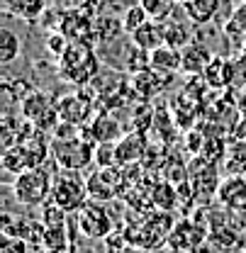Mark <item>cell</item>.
<instances>
[{
	"mask_svg": "<svg viewBox=\"0 0 246 253\" xmlns=\"http://www.w3.org/2000/svg\"><path fill=\"white\" fill-rule=\"evenodd\" d=\"M91 195H88V180L81 178V170H61L54 178V188H51V202L63 210L66 214L81 212L88 205Z\"/></svg>",
	"mask_w": 246,
	"mask_h": 253,
	"instance_id": "3957f363",
	"label": "cell"
},
{
	"mask_svg": "<svg viewBox=\"0 0 246 253\" xmlns=\"http://www.w3.org/2000/svg\"><path fill=\"white\" fill-rule=\"evenodd\" d=\"M232 78H234V63L227 61V59H212L210 66L205 68V81H207V85L222 88V85H229Z\"/></svg>",
	"mask_w": 246,
	"mask_h": 253,
	"instance_id": "ac0fdd59",
	"label": "cell"
},
{
	"mask_svg": "<svg viewBox=\"0 0 246 253\" xmlns=\"http://www.w3.org/2000/svg\"><path fill=\"white\" fill-rule=\"evenodd\" d=\"M88 134H91L93 141H100V144H112L115 139H120V125L117 120L102 115V117H95L88 126Z\"/></svg>",
	"mask_w": 246,
	"mask_h": 253,
	"instance_id": "2e32d148",
	"label": "cell"
},
{
	"mask_svg": "<svg viewBox=\"0 0 246 253\" xmlns=\"http://www.w3.org/2000/svg\"><path fill=\"white\" fill-rule=\"evenodd\" d=\"M2 253H27L25 239H7L5 246H2Z\"/></svg>",
	"mask_w": 246,
	"mask_h": 253,
	"instance_id": "cb8c5ba5",
	"label": "cell"
},
{
	"mask_svg": "<svg viewBox=\"0 0 246 253\" xmlns=\"http://www.w3.org/2000/svg\"><path fill=\"white\" fill-rule=\"evenodd\" d=\"M59 73L66 83H73V85H86L93 78H98L100 61L93 51V44L71 42L68 49L59 56Z\"/></svg>",
	"mask_w": 246,
	"mask_h": 253,
	"instance_id": "6da1fadb",
	"label": "cell"
},
{
	"mask_svg": "<svg viewBox=\"0 0 246 253\" xmlns=\"http://www.w3.org/2000/svg\"><path fill=\"white\" fill-rule=\"evenodd\" d=\"M2 168H5V170H10V173H15V175H20V173L30 170L32 163H30L27 151L22 149V144H15V146L5 149V156H2Z\"/></svg>",
	"mask_w": 246,
	"mask_h": 253,
	"instance_id": "ffe728a7",
	"label": "cell"
},
{
	"mask_svg": "<svg viewBox=\"0 0 246 253\" xmlns=\"http://www.w3.org/2000/svg\"><path fill=\"white\" fill-rule=\"evenodd\" d=\"M76 214H78L81 231H83L86 236H91V239H102V236H107V231L112 229V221L105 214V210H100V207H95V205H86V207H83L81 212H76Z\"/></svg>",
	"mask_w": 246,
	"mask_h": 253,
	"instance_id": "9c48e42d",
	"label": "cell"
},
{
	"mask_svg": "<svg viewBox=\"0 0 246 253\" xmlns=\"http://www.w3.org/2000/svg\"><path fill=\"white\" fill-rule=\"evenodd\" d=\"M181 56H183L181 71L190 73V76H195V73H205V68H207L210 61L215 59L212 51H210L205 44H200V42H190L183 51H181Z\"/></svg>",
	"mask_w": 246,
	"mask_h": 253,
	"instance_id": "30bf717a",
	"label": "cell"
},
{
	"mask_svg": "<svg viewBox=\"0 0 246 253\" xmlns=\"http://www.w3.org/2000/svg\"><path fill=\"white\" fill-rule=\"evenodd\" d=\"M56 110H59L61 122H68V125H76V126H86L93 117V100L86 93L63 95L61 102H56Z\"/></svg>",
	"mask_w": 246,
	"mask_h": 253,
	"instance_id": "52a82bcc",
	"label": "cell"
},
{
	"mask_svg": "<svg viewBox=\"0 0 246 253\" xmlns=\"http://www.w3.org/2000/svg\"><path fill=\"white\" fill-rule=\"evenodd\" d=\"M181 7L188 15V20L195 25H207V22L219 20V7L215 0H185L181 2Z\"/></svg>",
	"mask_w": 246,
	"mask_h": 253,
	"instance_id": "4fadbf2b",
	"label": "cell"
},
{
	"mask_svg": "<svg viewBox=\"0 0 246 253\" xmlns=\"http://www.w3.org/2000/svg\"><path fill=\"white\" fill-rule=\"evenodd\" d=\"M51 188H54V178L39 166V168H30L15 178L12 195L25 207H42L51 197Z\"/></svg>",
	"mask_w": 246,
	"mask_h": 253,
	"instance_id": "277c9868",
	"label": "cell"
},
{
	"mask_svg": "<svg viewBox=\"0 0 246 253\" xmlns=\"http://www.w3.org/2000/svg\"><path fill=\"white\" fill-rule=\"evenodd\" d=\"M56 27H61L59 32L68 42H86V44H91V39L95 37V20H91L78 7L63 10L61 20L56 22Z\"/></svg>",
	"mask_w": 246,
	"mask_h": 253,
	"instance_id": "8992f818",
	"label": "cell"
},
{
	"mask_svg": "<svg viewBox=\"0 0 246 253\" xmlns=\"http://www.w3.org/2000/svg\"><path fill=\"white\" fill-rule=\"evenodd\" d=\"M115 149H117V163H134V161H139L142 154H144V149H147V141H144V136L142 134H127L122 136L117 144H115Z\"/></svg>",
	"mask_w": 246,
	"mask_h": 253,
	"instance_id": "5bb4252c",
	"label": "cell"
},
{
	"mask_svg": "<svg viewBox=\"0 0 246 253\" xmlns=\"http://www.w3.org/2000/svg\"><path fill=\"white\" fill-rule=\"evenodd\" d=\"M151 17L147 15V10L142 7V5H132V7H127V12H124V20H122V27H124V34H132V32H137L142 25H147Z\"/></svg>",
	"mask_w": 246,
	"mask_h": 253,
	"instance_id": "603a6c76",
	"label": "cell"
},
{
	"mask_svg": "<svg viewBox=\"0 0 246 253\" xmlns=\"http://www.w3.org/2000/svg\"><path fill=\"white\" fill-rule=\"evenodd\" d=\"M163 42H166V46H171V49H185V46L193 42L190 27L185 25L183 20L168 17V20L163 22Z\"/></svg>",
	"mask_w": 246,
	"mask_h": 253,
	"instance_id": "9a60e30c",
	"label": "cell"
},
{
	"mask_svg": "<svg viewBox=\"0 0 246 253\" xmlns=\"http://www.w3.org/2000/svg\"><path fill=\"white\" fill-rule=\"evenodd\" d=\"M176 2L178 0H139V5L147 10V15L156 20V22H166L173 10H176Z\"/></svg>",
	"mask_w": 246,
	"mask_h": 253,
	"instance_id": "44dd1931",
	"label": "cell"
},
{
	"mask_svg": "<svg viewBox=\"0 0 246 253\" xmlns=\"http://www.w3.org/2000/svg\"><path fill=\"white\" fill-rule=\"evenodd\" d=\"M129 37H132L129 42H132L137 49H144L147 54H151L154 49L166 44V42H163V22H156V20H149L147 25H142L139 30L132 32Z\"/></svg>",
	"mask_w": 246,
	"mask_h": 253,
	"instance_id": "8fae6325",
	"label": "cell"
},
{
	"mask_svg": "<svg viewBox=\"0 0 246 253\" xmlns=\"http://www.w3.org/2000/svg\"><path fill=\"white\" fill-rule=\"evenodd\" d=\"M215 2H217V7H219V17L234 12V0H215Z\"/></svg>",
	"mask_w": 246,
	"mask_h": 253,
	"instance_id": "d4e9b609",
	"label": "cell"
},
{
	"mask_svg": "<svg viewBox=\"0 0 246 253\" xmlns=\"http://www.w3.org/2000/svg\"><path fill=\"white\" fill-rule=\"evenodd\" d=\"M239 2H246V0H239Z\"/></svg>",
	"mask_w": 246,
	"mask_h": 253,
	"instance_id": "83f0119b",
	"label": "cell"
},
{
	"mask_svg": "<svg viewBox=\"0 0 246 253\" xmlns=\"http://www.w3.org/2000/svg\"><path fill=\"white\" fill-rule=\"evenodd\" d=\"M22 51V42H20V34L12 32L10 27H2L0 30V61L5 63H12Z\"/></svg>",
	"mask_w": 246,
	"mask_h": 253,
	"instance_id": "d6986e66",
	"label": "cell"
},
{
	"mask_svg": "<svg viewBox=\"0 0 246 253\" xmlns=\"http://www.w3.org/2000/svg\"><path fill=\"white\" fill-rule=\"evenodd\" d=\"M51 158L56 161V166L61 170H83L86 166H91L95 161V144H93L88 129L83 134H73V136H54L51 141Z\"/></svg>",
	"mask_w": 246,
	"mask_h": 253,
	"instance_id": "7a4b0ae2",
	"label": "cell"
},
{
	"mask_svg": "<svg viewBox=\"0 0 246 253\" xmlns=\"http://www.w3.org/2000/svg\"><path fill=\"white\" fill-rule=\"evenodd\" d=\"M120 183H122V175L115 170V168H98L88 178V195L91 200H112L117 192H120Z\"/></svg>",
	"mask_w": 246,
	"mask_h": 253,
	"instance_id": "ba28073f",
	"label": "cell"
},
{
	"mask_svg": "<svg viewBox=\"0 0 246 253\" xmlns=\"http://www.w3.org/2000/svg\"><path fill=\"white\" fill-rule=\"evenodd\" d=\"M22 117H25L27 122H32L34 126H39V131L56 129V126H59V120H61L56 105L44 93H37V90H32V93L22 100Z\"/></svg>",
	"mask_w": 246,
	"mask_h": 253,
	"instance_id": "5b68a950",
	"label": "cell"
},
{
	"mask_svg": "<svg viewBox=\"0 0 246 253\" xmlns=\"http://www.w3.org/2000/svg\"><path fill=\"white\" fill-rule=\"evenodd\" d=\"M181 61H183V56H181V51L178 49H171V46H158L154 49L151 54H149V66L154 68L156 73H161V76H173L176 71H181Z\"/></svg>",
	"mask_w": 246,
	"mask_h": 253,
	"instance_id": "7c38bea8",
	"label": "cell"
},
{
	"mask_svg": "<svg viewBox=\"0 0 246 253\" xmlns=\"http://www.w3.org/2000/svg\"><path fill=\"white\" fill-rule=\"evenodd\" d=\"M122 32H124L122 22L115 20V17H98V20H95V39H98V42L110 44V42H115L117 34H122Z\"/></svg>",
	"mask_w": 246,
	"mask_h": 253,
	"instance_id": "7402d4cb",
	"label": "cell"
},
{
	"mask_svg": "<svg viewBox=\"0 0 246 253\" xmlns=\"http://www.w3.org/2000/svg\"><path fill=\"white\" fill-rule=\"evenodd\" d=\"M5 12L25 22H34L44 12V0H5Z\"/></svg>",
	"mask_w": 246,
	"mask_h": 253,
	"instance_id": "e0dca14e",
	"label": "cell"
},
{
	"mask_svg": "<svg viewBox=\"0 0 246 253\" xmlns=\"http://www.w3.org/2000/svg\"><path fill=\"white\" fill-rule=\"evenodd\" d=\"M178 2H185V0H178Z\"/></svg>",
	"mask_w": 246,
	"mask_h": 253,
	"instance_id": "f1b7e54d",
	"label": "cell"
},
{
	"mask_svg": "<svg viewBox=\"0 0 246 253\" xmlns=\"http://www.w3.org/2000/svg\"><path fill=\"white\" fill-rule=\"evenodd\" d=\"M244 56H246V42H244Z\"/></svg>",
	"mask_w": 246,
	"mask_h": 253,
	"instance_id": "4316f807",
	"label": "cell"
},
{
	"mask_svg": "<svg viewBox=\"0 0 246 253\" xmlns=\"http://www.w3.org/2000/svg\"><path fill=\"white\" fill-rule=\"evenodd\" d=\"M239 110H242V112H244V115H246V95H244V97H242V100H239Z\"/></svg>",
	"mask_w": 246,
	"mask_h": 253,
	"instance_id": "484cf974",
	"label": "cell"
}]
</instances>
